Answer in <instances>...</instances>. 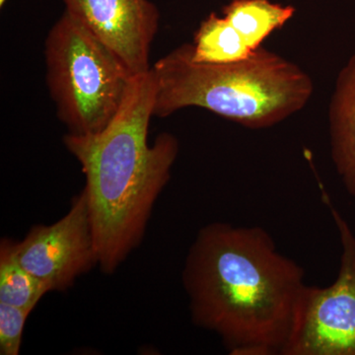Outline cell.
Segmentation results:
<instances>
[{
	"mask_svg": "<svg viewBox=\"0 0 355 355\" xmlns=\"http://www.w3.org/2000/svg\"><path fill=\"white\" fill-rule=\"evenodd\" d=\"M304 279L266 229L227 222L198 231L182 272L191 321L218 336L231 355L284 354Z\"/></svg>",
	"mask_w": 355,
	"mask_h": 355,
	"instance_id": "1",
	"label": "cell"
},
{
	"mask_svg": "<svg viewBox=\"0 0 355 355\" xmlns=\"http://www.w3.org/2000/svg\"><path fill=\"white\" fill-rule=\"evenodd\" d=\"M156 91L153 69L137 74L120 111L105 130L64 137L65 147L85 176L83 191L98 266L106 275L116 272L139 247L179 155V140L171 133H160L149 144Z\"/></svg>",
	"mask_w": 355,
	"mask_h": 355,
	"instance_id": "2",
	"label": "cell"
},
{
	"mask_svg": "<svg viewBox=\"0 0 355 355\" xmlns=\"http://www.w3.org/2000/svg\"><path fill=\"white\" fill-rule=\"evenodd\" d=\"M151 69L157 84L154 116L196 107L250 130L275 127L297 114L315 89L298 64L263 46L241 62L202 64L184 43Z\"/></svg>",
	"mask_w": 355,
	"mask_h": 355,
	"instance_id": "3",
	"label": "cell"
},
{
	"mask_svg": "<svg viewBox=\"0 0 355 355\" xmlns=\"http://www.w3.org/2000/svg\"><path fill=\"white\" fill-rule=\"evenodd\" d=\"M44 60L58 118L73 135L105 130L120 111L135 76L67 11L46 36Z\"/></svg>",
	"mask_w": 355,
	"mask_h": 355,
	"instance_id": "4",
	"label": "cell"
},
{
	"mask_svg": "<svg viewBox=\"0 0 355 355\" xmlns=\"http://www.w3.org/2000/svg\"><path fill=\"white\" fill-rule=\"evenodd\" d=\"M323 200L340 236V270L331 286H306L282 355H355V234L326 193Z\"/></svg>",
	"mask_w": 355,
	"mask_h": 355,
	"instance_id": "5",
	"label": "cell"
},
{
	"mask_svg": "<svg viewBox=\"0 0 355 355\" xmlns=\"http://www.w3.org/2000/svg\"><path fill=\"white\" fill-rule=\"evenodd\" d=\"M21 265L42 280L50 291H64L98 266L87 198L81 191L69 212L50 225L33 226L16 241Z\"/></svg>",
	"mask_w": 355,
	"mask_h": 355,
	"instance_id": "6",
	"label": "cell"
},
{
	"mask_svg": "<svg viewBox=\"0 0 355 355\" xmlns=\"http://www.w3.org/2000/svg\"><path fill=\"white\" fill-rule=\"evenodd\" d=\"M65 11L116 53L135 76L151 69L160 13L150 0H64Z\"/></svg>",
	"mask_w": 355,
	"mask_h": 355,
	"instance_id": "7",
	"label": "cell"
},
{
	"mask_svg": "<svg viewBox=\"0 0 355 355\" xmlns=\"http://www.w3.org/2000/svg\"><path fill=\"white\" fill-rule=\"evenodd\" d=\"M328 121L331 160L345 190L355 198V51L336 77Z\"/></svg>",
	"mask_w": 355,
	"mask_h": 355,
	"instance_id": "8",
	"label": "cell"
},
{
	"mask_svg": "<svg viewBox=\"0 0 355 355\" xmlns=\"http://www.w3.org/2000/svg\"><path fill=\"white\" fill-rule=\"evenodd\" d=\"M296 9L270 0H232L222 14L256 51L273 32L282 29L293 17Z\"/></svg>",
	"mask_w": 355,
	"mask_h": 355,
	"instance_id": "9",
	"label": "cell"
},
{
	"mask_svg": "<svg viewBox=\"0 0 355 355\" xmlns=\"http://www.w3.org/2000/svg\"><path fill=\"white\" fill-rule=\"evenodd\" d=\"M191 44L193 60L202 64L241 62L254 53L234 26L214 12L200 23Z\"/></svg>",
	"mask_w": 355,
	"mask_h": 355,
	"instance_id": "10",
	"label": "cell"
},
{
	"mask_svg": "<svg viewBox=\"0 0 355 355\" xmlns=\"http://www.w3.org/2000/svg\"><path fill=\"white\" fill-rule=\"evenodd\" d=\"M50 289L21 265L16 241L0 242V302L32 311Z\"/></svg>",
	"mask_w": 355,
	"mask_h": 355,
	"instance_id": "11",
	"label": "cell"
},
{
	"mask_svg": "<svg viewBox=\"0 0 355 355\" xmlns=\"http://www.w3.org/2000/svg\"><path fill=\"white\" fill-rule=\"evenodd\" d=\"M31 311L0 302V354L19 355L26 322Z\"/></svg>",
	"mask_w": 355,
	"mask_h": 355,
	"instance_id": "12",
	"label": "cell"
},
{
	"mask_svg": "<svg viewBox=\"0 0 355 355\" xmlns=\"http://www.w3.org/2000/svg\"><path fill=\"white\" fill-rule=\"evenodd\" d=\"M7 1H8V0H0V7H3L4 6H6V4L7 3Z\"/></svg>",
	"mask_w": 355,
	"mask_h": 355,
	"instance_id": "13",
	"label": "cell"
}]
</instances>
